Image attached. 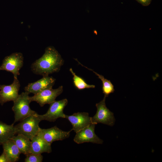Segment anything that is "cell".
Segmentation results:
<instances>
[{
  "instance_id": "cell-1",
  "label": "cell",
  "mask_w": 162,
  "mask_h": 162,
  "mask_svg": "<svg viewBox=\"0 0 162 162\" xmlns=\"http://www.w3.org/2000/svg\"><path fill=\"white\" fill-rule=\"evenodd\" d=\"M64 63L58 51L54 47L50 46L46 48L43 56L32 64L31 68L35 74L48 76L59 72Z\"/></svg>"
},
{
  "instance_id": "cell-2",
  "label": "cell",
  "mask_w": 162,
  "mask_h": 162,
  "mask_svg": "<svg viewBox=\"0 0 162 162\" xmlns=\"http://www.w3.org/2000/svg\"><path fill=\"white\" fill-rule=\"evenodd\" d=\"M29 94L26 92H22L13 102L12 110L14 113V123L37 113L30 108L29 104L31 101Z\"/></svg>"
},
{
  "instance_id": "cell-3",
  "label": "cell",
  "mask_w": 162,
  "mask_h": 162,
  "mask_svg": "<svg viewBox=\"0 0 162 162\" xmlns=\"http://www.w3.org/2000/svg\"><path fill=\"white\" fill-rule=\"evenodd\" d=\"M37 114L25 118L14 126L16 134H22L30 140L37 135L40 128L39 124L41 121Z\"/></svg>"
},
{
  "instance_id": "cell-4",
  "label": "cell",
  "mask_w": 162,
  "mask_h": 162,
  "mask_svg": "<svg viewBox=\"0 0 162 162\" xmlns=\"http://www.w3.org/2000/svg\"><path fill=\"white\" fill-rule=\"evenodd\" d=\"M106 97L96 104L97 111L95 114L91 117V123L97 124L101 123L110 126L114 125L115 119L113 112L106 107L105 103Z\"/></svg>"
},
{
  "instance_id": "cell-5",
  "label": "cell",
  "mask_w": 162,
  "mask_h": 162,
  "mask_svg": "<svg viewBox=\"0 0 162 162\" xmlns=\"http://www.w3.org/2000/svg\"><path fill=\"white\" fill-rule=\"evenodd\" d=\"M68 103V100L66 98L55 100L50 104L49 108L46 113L42 115L37 113V116L41 121L46 120L50 122H54L59 118H65L66 115L63 110Z\"/></svg>"
},
{
  "instance_id": "cell-6",
  "label": "cell",
  "mask_w": 162,
  "mask_h": 162,
  "mask_svg": "<svg viewBox=\"0 0 162 162\" xmlns=\"http://www.w3.org/2000/svg\"><path fill=\"white\" fill-rule=\"evenodd\" d=\"M23 64V57L21 52L13 53L5 57L0 66V70H5L13 74L14 77L17 78L19 71Z\"/></svg>"
},
{
  "instance_id": "cell-7",
  "label": "cell",
  "mask_w": 162,
  "mask_h": 162,
  "mask_svg": "<svg viewBox=\"0 0 162 162\" xmlns=\"http://www.w3.org/2000/svg\"><path fill=\"white\" fill-rule=\"evenodd\" d=\"M63 87L61 86L58 88H52L45 89L32 96H29L31 101H35L40 106H43L46 104H50L55 100L56 98L63 92Z\"/></svg>"
},
{
  "instance_id": "cell-8",
  "label": "cell",
  "mask_w": 162,
  "mask_h": 162,
  "mask_svg": "<svg viewBox=\"0 0 162 162\" xmlns=\"http://www.w3.org/2000/svg\"><path fill=\"white\" fill-rule=\"evenodd\" d=\"M95 125L91 123L89 125L76 133L74 141L78 144L85 142H92L102 144L103 141L95 134Z\"/></svg>"
},
{
  "instance_id": "cell-9",
  "label": "cell",
  "mask_w": 162,
  "mask_h": 162,
  "mask_svg": "<svg viewBox=\"0 0 162 162\" xmlns=\"http://www.w3.org/2000/svg\"><path fill=\"white\" fill-rule=\"evenodd\" d=\"M20 85L17 78L14 77L10 85H0V104L2 105L7 102L15 101L18 98Z\"/></svg>"
},
{
  "instance_id": "cell-10",
  "label": "cell",
  "mask_w": 162,
  "mask_h": 162,
  "mask_svg": "<svg viewBox=\"0 0 162 162\" xmlns=\"http://www.w3.org/2000/svg\"><path fill=\"white\" fill-rule=\"evenodd\" d=\"M72 130L71 129L69 131H64L56 126L46 129L40 128L38 134L51 145L54 141L62 140L68 138Z\"/></svg>"
},
{
  "instance_id": "cell-11",
  "label": "cell",
  "mask_w": 162,
  "mask_h": 162,
  "mask_svg": "<svg viewBox=\"0 0 162 162\" xmlns=\"http://www.w3.org/2000/svg\"><path fill=\"white\" fill-rule=\"evenodd\" d=\"M65 118L70 122L72 130L76 133L91 123V117L87 112H77L71 115H65Z\"/></svg>"
},
{
  "instance_id": "cell-12",
  "label": "cell",
  "mask_w": 162,
  "mask_h": 162,
  "mask_svg": "<svg viewBox=\"0 0 162 162\" xmlns=\"http://www.w3.org/2000/svg\"><path fill=\"white\" fill-rule=\"evenodd\" d=\"M56 80V79L52 76H43L35 82L28 84L25 87L24 90L29 94H35L45 89L52 88Z\"/></svg>"
},
{
  "instance_id": "cell-13",
  "label": "cell",
  "mask_w": 162,
  "mask_h": 162,
  "mask_svg": "<svg viewBox=\"0 0 162 162\" xmlns=\"http://www.w3.org/2000/svg\"><path fill=\"white\" fill-rule=\"evenodd\" d=\"M30 153L41 154L43 153H50L52 152L51 145L38 134L31 140Z\"/></svg>"
},
{
  "instance_id": "cell-14",
  "label": "cell",
  "mask_w": 162,
  "mask_h": 162,
  "mask_svg": "<svg viewBox=\"0 0 162 162\" xmlns=\"http://www.w3.org/2000/svg\"><path fill=\"white\" fill-rule=\"evenodd\" d=\"M2 145L3 152L6 155L9 162H15L18 160L21 153L12 140H8Z\"/></svg>"
},
{
  "instance_id": "cell-15",
  "label": "cell",
  "mask_w": 162,
  "mask_h": 162,
  "mask_svg": "<svg viewBox=\"0 0 162 162\" xmlns=\"http://www.w3.org/2000/svg\"><path fill=\"white\" fill-rule=\"evenodd\" d=\"M11 140L15 143L21 154L26 156L30 154L31 142L28 138L22 134H18L16 136H14Z\"/></svg>"
},
{
  "instance_id": "cell-16",
  "label": "cell",
  "mask_w": 162,
  "mask_h": 162,
  "mask_svg": "<svg viewBox=\"0 0 162 162\" xmlns=\"http://www.w3.org/2000/svg\"><path fill=\"white\" fill-rule=\"evenodd\" d=\"M14 124L8 125L0 121V145L11 140L16 134Z\"/></svg>"
},
{
  "instance_id": "cell-17",
  "label": "cell",
  "mask_w": 162,
  "mask_h": 162,
  "mask_svg": "<svg viewBox=\"0 0 162 162\" xmlns=\"http://www.w3.org/2000/svg\"><path fill=\"white\" fill-rule=\"evenodd\" d=\"M78 63L82 66L88 69L91 70L94 72L96 75H97L98 78L102 81V90L103 93L104 94V96L106 97H108V95L111 93H113L115 91L114 86L110 80L105 78L104 76L101 75H100L95 72L91 69L83 65L80 62H79L76 59H75Z\"/></svg>"
},
{
  "instance_id": "cell-18",
  "label": "cell",
  "mask_w": 162,
  "mask_h": 162,
  "mask_svg": "<svg viewBox=\"0 0 162 162\" xmlns=\"http://www.w3.org/2000/svg\"><path fill=\"white\" fill-rule=\"evenodd\" d=\"M69 71L73 76V83L76 88L80 90L86 88H95L94 85L87 84L82 78L77 75L71 68H70Z\"/></svg>"
},
{
  "instance_id": "cell-19",
  "label": "cell",
  "mask_w": 162,
  "mask_h": 162,
  "mask_svg": "<svg viewBox=\"0 0 162 162\" xmlns=\"http://www.w3.org/2000/svg\"><path fill=\"white\" fill-rule=\"evenodd\" d=\"M43 156L41 154L30 153L26 156L25 159V162H42Z\"/></svg>"
},
{
  "instance_id": "cell-20",
  "label": "cell",
  "mask_w": 162,
  "mask_h": 162,
  "mask_svg": "<svg viewBox=\"0 0 162 162\" xmlns=\"http://www.w3.org/2000/svg\"><path fill=\"white\" fill-rule=\"evenodd\" d=\"M0 162H9L6 155L3 152L0 156Z\"/></svg>"
},
{
  "instance_id": "cell-21",
  "label": "cell",
  "mask_w": 162,
  "mask_h": 162,
  "mask_svg": "<svg viewBox=\"0 0 162 162\" xmlns=\"http://www.w3.org/2000/svg\"><path fill=\"white\" fill-rule=\"evenodd\" d=\"M139 3L144 6L148 5L151 3L152 0H136Z\"/></svg>"
}]
</instances>
